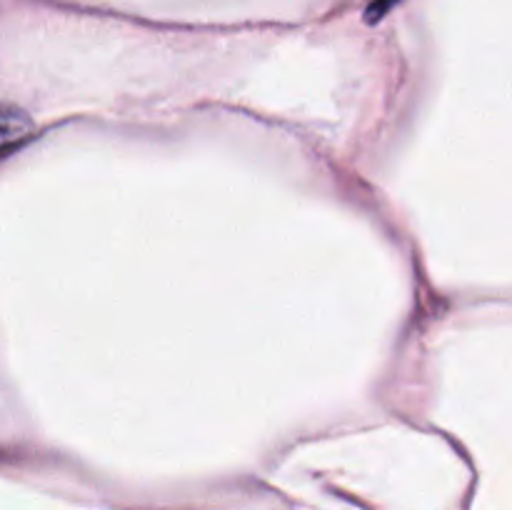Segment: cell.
<instances>
[{
  "label": "cell",
  "instance_id": "1",
  "mask_svg": "<svg viewBox=\"0 0 512 510\" xmlns=\"http://www.w3.org/2000/svg\"><path fill=\"white\" fill-rule=\"evenodd\" d=\"M30 133V120L23 110L5 108L3 115V150L10 153L15 143L25 140V135Z\"/></svg>",
  "mask_w": 512,
  "mask_h": 510
}]
</instances>
